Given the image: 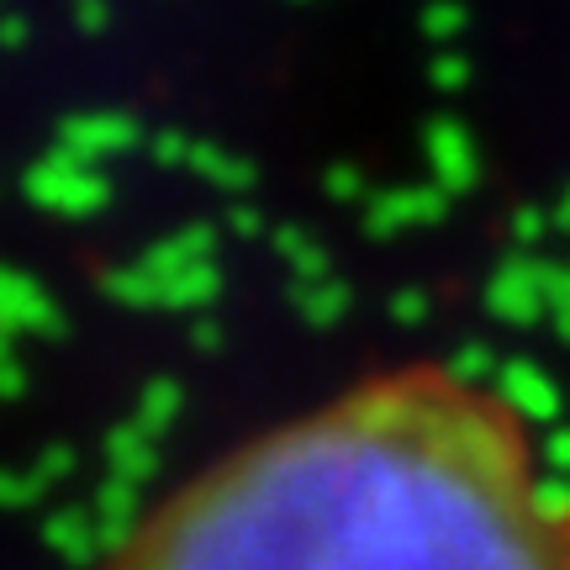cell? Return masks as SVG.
<instances>
[{"label":"cell","mask_w":570,"mask_h":570,"mask_svg":"<svg viewBox=\"0 0 570 570\" xmlns=\"http://www.w3.org/2000/svg\"><path fill=\"white\" fill-rule=\"evenodd\" d=\"M539 412L481 348L375 375L190 470L96 570H570Z\"/></svg>","instance_id":"1"},{"label":"cell","mask_w":570,"mask_h":570,"mask_svg":"<svg viewBox=\"0 0 570 570\" xmlns=\"http://www.w3.org/2000/svg\"><path fill=\"white\" fill-rule=\"evenodd\" d=\"M142 142V127L127 117V111H75L59 122V154L80 164H101V159H117L127 148Z\"/></svg>","instance_id":"2"},{"label":"cell","mask_w":570,"mask_h":570,"mask_svg":"<svg viewBox=\"0 0 570 570\" xmlns=\"http://www.w3.org/2000/svg\"><path fill=\"white\" fill-rule=\"evenodd\" d=\"M27 190L32 202L53 206V212H96L106 202V180L96 175V164H80L69 154H48L42 164H32Z\"/></svg>","instance_id":"3"},{"label":"cell","mask_w":570,"mask_h":570,"mask_svg":"<svg viewBox=\"0 0 570 570\" xmlns=\"http://www.w3.org/2000/svg\"><path fill=\"white\" fill-rule=\"evenodd\" d=\"M423 154H428V164H433L439 190H465V185L475 180V138H470L465 122H454V117L428 122Z\"/></svg>","instance_id":"4"},{"label":"cell","mask_w":570,"mask_h":570,"mask_svg":"<svg viewBox=\"0 0 570 570\" xmlns=\"http://www.w3.org/2000/svg\"><path fill=\"white\" fill-rule=\"evenodd\" d=\"M190 169L196 175H206L212 185H223V190H244L248 180H254V164L238 159V154H227V148H217V142H190Z\"/></svg>","instance_id":"5"},{"label":"cell","mask_w":570,"mask_h":570,"mask_svg":"<svg viewBox=\"0 0 570 570\" xmlns=\"http://www.w3.org/2000/svg\"><path fill=\"white\" fill-rule=\"evenodd\" d=\"M439 206H444V190H386L375 212H370V223L375 227H391V223H417V217H439Z\"/></svg>","instance_id":"6"},{"label":"cell","mask_w":570,"mask_h":570,"mask_svg":"<svg viewBox=\"0 0 570 570\" xmlns=\"http://www.w3.org/2000/svg\"><path fill=\"white\" fill-rule=\"evenodd\" d=\"M423 38L433 42H454L460 32L470 27V11H465V0H433V6H423Z\"/></svg>","instance_id":"7"},{"label":"cell","mask_w":570,"mask_h":570,"mask_svg":"<svg viewBox=\"0 0 570 570\" xmlns=\"http://www.w3.org/2000/svg\"><path fill=\"white\" fill-rule=\"evenodd\" d=\"M470 75H475V69H470V59H465V53H454V48H444L439 59L428 63V80L439 85V90H465Z\"/></svg>","instance_id":"8"},{"label":"cell","mask_w":570,"mask_h":570,"mask_svg":"<svg viewBox=\"0 0 570 570\" xmlns=\"http://www.w3.org/2000/svg\"><path fill=\"white\" fill-rule=\"evenodd\" d=\"M69 17L80 32H106V21H111V0H69Z\"/></svg>","instance_id":"9"},{"label":"cell","mask_w":570,"mask_h":570,"mask_svg":"<svg viewBox=\"0 0 570 570\" xmlns=\"http://www.w3.org/2000/svg\"><path fill=\"white\" fill-rule=\"evenodd\" d=\"M148 148H154V159L159 164H185L190 159V138H185V132H159Z\"/></svg>","instance_id":"10"},{"label":"cell","mask_w":570,"mask_h":570,"mask_svg":"<svg viewBox=\"0 0 570 570\" xmlns=\"http://www.w3.org/2000/svg\"><path fill=\"white\" fill-rule=\"evenodd\" d=\"M327 196H338V202L360 196V169H327Z\"/></svg>","instance_id":"11"},{"label":"cell","mask_w":570,"mask_h":570,"mask_svg":"<svg viewBox=\"0 0 570 570\" xmlns=\"http://www.w3.org/2000/svg\"><path fill=\"white\" fill-rule=\"evenodd\" d=\"M21 38H27V21H21V17H6V21H0V42H11V48H17Z\"/></svg>","instance_id":"12"},{"label":"cell","mask_w":570,"mask_h":570,"mask_svg":"<svg viewBox=\"0 0 570 570\" xmlns=\"http://www.w3.org/2000/svg\"><path fill=\"white\" fill-rule=\"evenodd\" d=\"M518 227H523V238H533V227H539V212H523V217H518Z\"/></svg>","instance_id":"13"},{"label":"cell","mask_w":570,"mask_h":570,"mask_svg":"<svg viewBox=\"0 0 570 570\" xmlns=\"http://www.w3.org/2000/svg\"><path fill=\"white\" fill-rule=\"evenodd\" d=\"M566 217H570V196H566Z\"/></svg>","instance_id":"14"}]
</instances>
